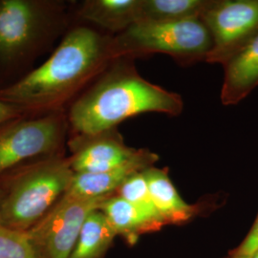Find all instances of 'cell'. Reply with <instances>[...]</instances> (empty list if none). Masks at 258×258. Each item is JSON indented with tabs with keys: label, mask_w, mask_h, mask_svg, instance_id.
<instances>
[{
	"label": "cell",
	"mask_w": 258,
	"mask_h": 258,
	"mask_svg": "<svg viewBox=\"0 0 258 258\" xmlns=\"http://www.w3.org/2000/svg\"><path fill=\"white\" fill-rule=\"evenodd\" d=\"M111 38L93 28L72 26L42 64L0 90V100L30 116L66 110L67 103L115 61Z\"/></svg>",
	"instance_id": "6da1fadb"
},
{
	"label": "cell",
	"mask_w": 258,
	"mask_h": 258,
	"mask_svg": "<svg viewBox=\"0 0 258 258\" xmlns=\"http://www.w3.org/2000/svg\"><path fill=\"white\" fill-rule=\"evenodd\" d=\"M183 106L180 95L149 83L132 65L117 59L66 109L69 136L102 133L142 113L177 116Z\"/></svg>",
	"instance_id": "7a4b0ae2"
},
{
	"label": "cell",
	"mask_w": 258,
	"mask_h": 258,
	"mask_svg": "<svg viewBox=\"0 0 258 258\" xmlns=\"http://www.w3.org/2000/svg\"><path fill=\"white\" fill-rule=\"evenodd\" d=\"M70 28L62 0H0V90L31 73Z\"/></svg>",
	"instance_id": "3957f363"
},
{
	"label": "cell",
	"mask_w": 258,
	"mask_h": 258,
	"mask_svg": "<svg viewBox=\"0 0 258 258\" xmlns=\"http://www.w3.org/2000/svg\"><path fill=\"white\" fill-rule=\"evenodd\" d=\"M65 153L20 166L0 178V226L26 231L66 194L74 176Z\"/></svg>",
	"instance_id": "277c9868"
},
{
	"label": "cell",
	"mask_w": 258,
	"mask_h": 258,
	"mask_svg": "<svg viewBox=\"0 0 258 258\" xmlns=\"http://www.w3.org/2000/svg\"><path fill=\"white\" fill-rule=\"evenodd\" d=\"M212 48V35L201 18L137 22L111 38L114 60L155 53L180 59L206 58Z\"/></svg>",
	"instance_id": "5b68a950"
},
{
	"label": "cell",
	"mask_w": 258,
	"mask_h": 258,
	"mask_svg": "<svg viewBox=\"0 0 258 258\" xmlns=\"http://www.w3.org/2000/svg\"><path fill=\"white\" fill-rule=\"evenodd\" d=\"M66 110L26 115L0 127V178L37 160L65 153Z\"/></svg>",
	"instance_id": "8992f818"
},
{
	"label": "cell",
	"mask_w": 258,
	"mask_h": 258,
	"mask_svg": "<svg viewBox=\"0 0 258 258\" xmlns=\"http://www.w3.org/2000/svg\"><path fill=\"white\" fill-rule=\"evenodd\" d=\"M109 196L83 198L65 194L40 221L26 231L36 257L68 258L87 217Z\"/></svg>",
	"instance_id": "52a82bcc"
},
{
	"label": "cell",
	"mask_w": 258,
	"mask_h": 258,
	"mask_svg": "<svg viewBox=\"0 0 258 258\" xmlns=\"http://www.w3.org/2000/svg\"><path fill=\"white\" fill-rule=\"evenodd\" d=\"M201 19L209 29L212 48L206 56L224 64L258 34V0H213Z\"/></svg>",
	"instance_id": "ba28073f"
},
{
	"label": "cell",
	"mask_w": 258,
	"mask_h": 258,
	"mask_svg": "<svg viewBox=\"0 0 258 258\" xmlns=\"http://www.w3.org/2000/svg\"><path fill=\"white\" fill-rule=\"evenodd\" d=\"M70 165L74 173H100L126 165L141 149L129 148L116 128L92 136H69Z\"/></svg>",
	"instance_id": "9c48e42d"
},
{
	"label": "cell",
	"mask_w": 258,
	"mask_h": 258,
	"mask_svg": "<svg viewBox=\"0 0 258 258\" xmlns=\"http://www.w3.org/2000/svg\"><path fill=\"white\" fill-rule=\"evenodd\" d=\"M159 157L142 148L138 156L124 166L100 173H75L66 194L83 198H98L115 194L131 176L145 171Z\"/></svg>",
	"instance_id": "30bf717a"
},
{
	"label": "cell",
	"mask_w": 258,
	"mask_h": 258,
	"mask_svg": "<svg viewBox=\"0 0 258 258\" xmlns=\"http://www.w3.org/2000/svg\"><path fill=\"white\" fill-rule=\"evenodd\" d=\"M221 102L233 105L244 100L258 86V34L223 64Z\"/></svg>",
	"instance_id": "8fae6325"
},
{
	"label": "cell",
	"mask_w": 258,
	"mask_h": 258,
	"mask_svg": "<svg viewBox=\"0 0 258 258\" xmlns=\"http://www.w3.org/2000/svg\"><path fill=\"white\" fill-rule=\"evenodd\" d=\"M157 212L165 225L189 221L199 212L196 205L186 203L165 169L151 166L144 171Z\"/></svg>",
	"instance_id": "7c38bea8"
},
{
	"label": "cell",
	"mask_w": 258,
	"mask_h": 258,
	"mask_svg": "<svg viewBox=\"0 0 258 258\" xmlns=\"http://www.w3.org/2000/svg\"><path fill=\"white\" fill-rule=\"evenodd\" d=\"M141 0H86L76 12L77 18L120 34L137 23Z\"/></svg>",
	"instance_id": "4fadbf2b"
},
{
	"label": "cell",
	"mask_w": 258,
	"mask_h": 258,
	"mask_svg": "<svg viewBox=\"0 0 258 258\" xmlns=\"http://www.w3.org/2000/svg\"><path fill=\"white\" fill-rule=\"evenodd\" d=\"M100 211L106 217L116 235L122 237L129 245H134L141 235L163 228L116 194L102 202Z\"/></svg>",
	"instance_id": "5bb4252c"
},
{
	"label": "cell",
	"mask_w": 258,
	"mask_h": 258,
	"mask_svg": "<svg viewBox=\"0 0 258 258\" xmlns=\"http://www.w3.org/2000/svg\"><path fill=\"white\" fill-rule=\"evenodd\" d=\"M116 236L99 209L87 217L68 258H105Z\"/></svg>",
	"instance_id": "9a60e30c"
},
{
	"label": "cell",
	"mask_w": 258,
	"mask_h": 258,
	"mask_svg": "<svg viewBox=\"0 0 258 258\" xmlns=\"http://www.w3.org/2000/svg\"><path fill=\"white\" fill-rule=\"evenodd\" d=\"M213 0H141L138 22H172L201 18Z\"/></svg>",
	"instance_id": "2e32d148"
},
{
	"label": "cell",
	"mask_w": 258,
	"mask_h": 258,
	"mask_svg": "<svg viewBox=\"0 0 258 258\" xmlns=\"http://www.w3.org/2000/svg\"><path fill=\"white\" fill-rule=\"evenodd\" d=\"M116 194L132 204L151 220L156 222L162 227L166 226L157 212L144 171L131 176L128 180L121 184Z\"/></svg>",
	"instance_id": "e0dca14e"
},
{
	"label": "cell",
	"mask_w": 258,
	"mask_h": 258,
	"mask_svg": "<svg viewBox=\"0 0 258 258\" xmlns=\"http://www.w3.org/2000/svg\"><path fill=\"white\" fill-rule=\"evenodd\" d=\"M0 258H37L27 233L0 226Z\"/></svg>",
	"instance_id": "ac0fdd59"
},
{
	"label": "cell",
	"mask_w": 258,
	"mask_h": 258,
	"mask_svg": "<svg viewBox=\"0 0 258 258\" xmlns=\"http://www.w3.org/2000/svg\"><path fill=\"white\" fill-rule=\"evenodd\" d=\"M258 250V213L252 227L242 243L233 249L229 258H252Z\"/></svg>",
	"instance_id": "d6986e66"
},
{
	"label": "cell",
	"mask_w": 258,
	"mask_h": 258,
	"mask_svg": "<svg viewBox=\"0 0 258 258\" xmlns=\"http://www.w3.org/2000/svg\"><path fill=\"white\" fill-rule=\"evenodd\" d=\"M23 116H26V114L23 113L17 106L0 100V127L10 121L19 119Z\"/></svg>",
	"instance_id": "ffe728a7"
},
{
	"label": "cell",
	"mask_w": 258,
	"mask_h": 258,
	"mask_svg": "<svg viewBox=\"0 0 258 258\" xmlns=\"http://www.w3.org/2000/svg\"><path fill=\"white\" fill-rule=\"evenodd\" d=\"M1 201H2V190L0 188V207H1Z\"/></svg>",
	"instance_id": "44dd1931"
},
{
	"label": "cell",
	"mask_w": 258,
	"mask_h": 258,
	"mask_svg": "<svg viewBox=\"0 0 258 258\" xmlns=\"http://www.w3.org/2000/svg\"><path fill=\"white\" fill-rule=\"evenodd\" d=\"M252 258H258V250L255 252V254L252 256Z\"/></svg>",
	"instance_id": "7402d4cb"
}]
</instances>
